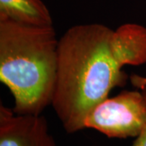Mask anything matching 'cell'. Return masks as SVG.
<instances>
[{"instance_id": "6da1fadb", "label": "cell", "mask_w": 146, "mask_h": 146, "mask_svg": "<svg viewBox=\"0 0 146 146\" xmlns=\"http://www.w3.org/2000/svg\"><path fill=\"white\" fill-rule=\"evenodd\" d=\"M126 58L115 30L101 24L68 29L58 40V68L52 106L68 134L84 129L90 111L125 85Z\"/></svg>"}, {"instance_id": "7a4b0ae2", "label": "cell", "mask_w": 146, "mask_h": 146, "mask_svg": "<svg viewBox=\"0 0 146 146\" xmlns=\"http://www.w3.org/2000/svg\"><path fill=\"white\" fill-rule=\"evenodd\" d=\"M58 40L54 28L0 21V81L18 115H42L52 103Z\"/></svg>"}, {"instance_id": "3957f363", "label": "cell", "mask_w": 146, "mask_h": 146, "mask_svg": "<svg viewBox=\"0 0 146 146\" xmlns=\"http://www.w3.org/2000/svg\"><path fill=\"white\" fill-rule=\"evenodd\" d=\"M145 124L146 95L144 90H124L115 97H108L97 105L84 120L85 128L118 139L136 138Z\"/></svg>"}, {"instance_id": "277c9868", "label": "cell", "mask_w": 146, "mask_h": 146, "mask_svg": "<svg viewBox=\"0 0 146 146\" xmlns=\"http://www.w3.org/2000/svg\"><path fill=\"white\" fill-rule=\"evenodd\" d=\"M0 146H56L42 115H18L0 105Z\"/></svg>"}, {"instance_id": "5b68a950", "label": "cell", "mask_w": 146, "mask_h": 146, "mask_svg": "<svg viewBox=\"0 0 146 146\" xmlns=\"http://www.w3.org/2000/svg\"><path fill=\"white\" fill-rule=\"evenodd\" d=\"M0 21L32 26H50V11L42 0H0Z\"/></svg>"}, {"instance_id": "8992f818", "label": "cell", "mask_w": 146, "mask_h": 146, "mask_svg": "<svg viewBox=\"0 0 146 146\" xmlns=\"http://www.w3.org/2000/svg\"><path fill=\"white\" fill-rule=\"evenodd\" d=\"M131 84L138 89H145L146 88V77L141 76L136 74H133L130 76Z\"/></svg>"}, {"instance_id": "52a82bcc", "label": "cell", "mask_w": 146, "mask_h": 146, "mask_svg": "<svg viewBox=\"0 0 146 146\" xmlns=\"http://www.w3.org/2000/svg\"><path fill=\"white\" fill-rule=\"evenodd\" d=\"M145 91V94L146 95V88L145 89H142ZM131 146H146V124L142 130L140 135L136 137V140L133 141Z\"/></svg>"}]
</instances>
